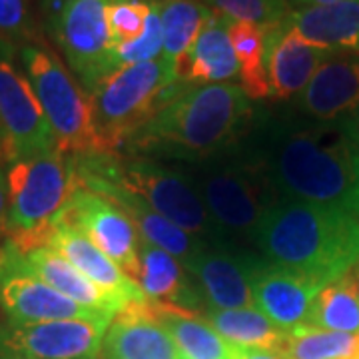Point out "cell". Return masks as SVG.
Here are the masks:
<instances>
[{"mask_svg": "<svg viewBox=\"0 0 359 359\" xmlns=\"http://www.w3.org/2000/svg\"><path fill=\"white\" fill-rule=\"evenodd\" d=\"M228 150L278 200L330 205L359 216V144L347 120L316 122L295 110H254Z\"/></svg>", "mask_w": 359, "mask_h": 359, "instance_id": "6da1fadb", "label": "cell"}, {"mask_svg": "<svg viewBox=\"0 0 359 359\" xmlns=\"http://www.w3.org/2000/svg\"><path fill=\"white\" fill-rule=\"evenodd\" d=\"M254 114L252 100L238 84L186 86L126 144L122 154L182 166L222 154Z\"/></svg>", "mask_w": 359, "mask_h": 359, "instance_id": "7a4b0ae2", "label": "cell"}, {"mask_svg": "<svg viewBox=\"0 0 359 359\" xmlns=\"http://www.w3.org/2000/svg\"><path fill=\"white\" fill-rule=\"evenodd\" d=\"M254 244L273 266L327 285L359 266V216L330 205L276 200Z\"/></svg>", "mask_w": 359, "mask_h": 359, "instance_id": "3957f363", "label": "cell"}, {"mask_svg": "<svg viewBox=\"0 0 359 359\" xmlns=\"http://www.w3.org/2000/svg\"><path fill=\"white\" fill-rule=\"evenodd\" d=\"M76 180L114 182L210 248L228 245L184 168L128 154L68 156Z\"/></svg>", "mask_w": 359, "mask_h": 359, "instance_id": "277c9868", "label": "cell"}, {"mask_svg": "<svg viewBox=\"0 0 359 359\" xmlns=\"http://www.w3.org/2000/svg\"><path fill=\"white\" fill-rule=\"evenodd\" d=\"M186 86L162 56L106 78L88 94L100 154H122L130 138Z\"/></svg>", "mask_w": 359, "mask_h": 359, "instance_id": "5b68a950", "label": "cell"}, {"mask_svg": "<svg viewBox=\"0 0 359 359\" xmlns=\"http://www.w3.org/2000/svg\"><path fill=\"white\" fill-rule=\"evenodd\" d=\"M8 208L4 230L18 252L48 245L52 224L74 192V174L68 156L54 152L11 162L6 170Z\"/></svg>", "mask_w": 359, "mask_h": 359, "instance_id": "8992f818", "label": "cell"}, {"mask_svg": "<svg viewBox=\"0 0 359 359\" xmlns=\"http://www.w3.org/2000/svg\"><path fill=\"white\" fill-rule=\"evenodd\" d=\"M182 168L194 182L224 242L231 248L254 244L266 210L278 200L264 180L230 150Z\"/></svg>", "mask_w": 359, "mask_h": 359, "instance_id": "52a82bcc", "label": "cell"}, {"mask_svg": "<svg viewBox=\"0 0 359 359\" xmlns=\"http://www.w3.org/2000/svg\"><path fill=\"white\" fill-rule=\"evenodd\" d=\"M18 56L50 124L58 152L62 156L100 154L90 96L60 58L40 42L20 46Z\"/></svg>", "mask_w": 359, "mask_h": 359, "instance_id": "ba28073f", "label": "cell"}, {"mask_svg": "<svg viewBox=\"0 0 359 359\" xmlns=\"http://www.w3.org/2000/svg\"><path fill=\"white\" fill-rule=\"evenodd\" d=\"M108 2L42 0L46 28L86 94L118 70L108 28Z\"/></svg>", "mask_w": 359, "mask_h": 359, "instance_id": "9c48e42d", "label": "cell"}, {"mask_svg": "<svg viewBox=\"0 0 359 359\" xmlns=\"http://www.w3.org/2000/svg\"><path fill=\"white\" fill-rule=\"evenodd\" d=\"M0 146L8 162L58 152L50 124L11 44L0 40Z\"/></svg>", "mask_w": 359, "mask_h": 359, "instance_id": "30bf717a", "label": "cell"}, {"mask_svg": "<svg viewBox=\"0 0 359 359\" xmlns=\"http://www.w3.org/2000/svg\"><path fill=\"white\" fill-rule=\"evenodd\" d=\"M54 224H62L80 231L112 262H116L126 276L138 280L140 233L118 205L98 194H92L84 188H74Z\"/></svg>", "mask_w": 359, "mask_h": 359, "instance_id": "8fae6325", "label": "cell"}, {"mask_svg": "<svg viewBox=\"0 0 359 359\" xmlns=\"http://www.w3.org/2000/svg\"><path fill=\"white\" fill-rule=\"evenodd\" d=\"M0 308L14 323L114 318L112 313L80 306L26 271L18 252L8 242L0 248Z\"/></svg>", "mask_w": 359, "mask_h": 359, "instance_id": "7c38bea8", "label": "cell"}, {"mask_svg": "<svg viewBox=\"0 0 359 359\" xmlns=\"http://www.w3.org/2000/svg\"><path fill=\"white\" fill-rule=\"evenodd\" d=\"M112 320L0 323V353L30 359H96Z\"/></svg>", "mask_w": 359, "mask_h": 359, "instance_id": "4fadbf2b", "label": "cell"}, {"mask_svg": "<svg viewBox=\"0 0 359 359\" xmlns=\"http://www.w3.org/2000/svg\"><path fill=\"white\" fill-rule=\"evenodd\" d=\"M262 28L269 100H294L332 52L302 39L290 25V16Z\"/></svg>", "mask_w": 359, "mask_h": 359, "instance_id": "5bb4252c", "label": "cell"}, {"mask_svg": "<svg viewBox=\"0 0 359 359\" xmlns=\"http://www.w3.org/2000/svg\"><path fill=\"white\" fill-rule=\"evenodd\" d=\"M257 259L244 248H204L188 268L208 309L254 308L252 271Z\"/></svg>", "mask_w": 359, "mask_h": 359, "instance_id": "9a60e30c", "label": "cell"}, {"mask_svg": "<svg viewBox=\"0 0 359 359\" xmlns=\"http://www.w3.org/2000/svg\"><path fill=\"white\" fill-rule=\"evenodd\" d=\"M294 110L316 122L347 120L359 110V54H332L294 98Z\"/></svg>", "mask_w": 359, "mask_h": 359, "instance_id": "2e32d148", "label": "cell"}, {"mask_svg": "<svg viewBox=\"0 0 359 359\" xmlns=\"http://www.w3.org/2000/svg\"><path fill=\"white\" fill-rule=\"evenodd\" d=\"M320 290L321 285L316 282L273 266L264 256H259L252 271L254 308L283 332H292L308 323L313 299Z\"/></svg>", "mask_w": 359, "mask_h": 359, "instance_id": "e0dca14e", "label": "cell"}, {"mask_svg": "<svg viewBox=\"0 0 359 359\" xmlns=\"http://www.w3.org/2000/svg\"><path fill=\"white\" fill-rule=\"evenodd\" d=\"M76 188H84L92 194H98L106 198L108 202L116 204L134 224L140 238L148 244L156 245L160 250L168 252L172 257H176L184 268L188 269L194 264V259L200 256V252L205 245L192 233L178 228L174 222L164 218L162 214L154 212L136 194H132L126 188L118 186L114 182H104V180H76Z\"/></svg>", "mask_w": 359, "mask_h": 359, "instance_id": "ac0fdd59", "label": "cell"}, {"mask_svg": "<svg viewBox=\"0 0 359 359\" xmlns=\"http://www.w3.org/2000/svg\"><path fill=\"white\" fill-rule=\"evenodd\" d=\"M100 359H182L172 335L156 318L150 299L128 302L104 335Z\"/></svg>", "mask_w": 359, "mask_h": 359, "instance_id": "d6986e66", "label": "cell"}, {"mask_svg": "<svg viewBox=\"0 0 359 359\" xmlns=\"http://www.w3.org/2000/svg\"><path fill=\"white\" fill-rule=\"evenodd\" d=\"M48 248L56 250L74 268L88 278L102 292L114 295L120 302H144L148 299L136 280L126 276L118 264L104 254L100 248L90 242L86 236L62 224H54L48 238Z\"/></svg>", "mask_w": 359, "mask_h": 359, "instance_id": "ffe728a7", "label": "cell"}, {"mask_svg": "<svg viewBox=\"0 0 359 359\" xmlns=\"http://www.w3.org/2000/svg\"><path fill=\"white\" fill-rule=\"evenodd\" d=\"M138 285L144 295L160 308H174L200 316L204 297L188 269L176 257L140 238Z\"/></svg>", "mask_w": 359, "mask_h": 359, "instance_id": "44dd1931", "label": "cell"}, {"mask_svg": "<svg viewBox=\"0 0 359 359\" xmlns=\"http://www.w3.org/2000/svg\"><path fill=\"white\" fill-rule=\"evenodd\" d=\"M230 20L228 16L212 11L190 52L176 62L178 80L196 86L226 84L238 78V60L228 32Z\"/></svg>", "mask_w": 359, "mask_h": 359, "instance_id": "7402d4cb", "label": "cell"}, {"mask_svg": "<svg viewBox=\"0 0 359 359\" xmlns=\"http://www.w3.org/2000/svg\"><path fill=\"white\" fill-rule=\"evenodd\" d=\"M18 257H20V264L26 271H30L32 276H36L46 285H50L52 290L60 292L68 299L76 302L84 308L116 316L126 306L118 297L106 294L98 285H94L66 257L60 256L56 250H52L48 245L28 250L25 254L18 252Z\"/></svg>", "mask_w": 359, "mask_h": 359, "instance_id": "603a6c76", "label": "cell"}, {"mask_svg": "<svg viewBox=\"0 0 359 359\" xmlns=\"http://www.w3.org/2000/svg\"><path fill=\"white\" fill-rule=\"evenodd\" d=\"M290 25L302 39L323 50L359 54V0L295 8L290 14Z\"/></svg>", "mask_w": 359, "mask_h": 359, "instance_id": "cb8c5ba5", "label": "cell"}, {"mask_svg": "<svg viewBox=\"0 0 359 359\" xmlns=\"http://www.w3.org/2000/svg\"><path fill=\"white\" fill-rule=\"evenodd\" d=\"M154 306L156 318L172 335L182 359H230L231 344L205 321L204 316Z\"/></svg>", "mask_w": 359, "mask_h": 359, "instance_id": "d4e9b609", "label": "cell"}, {"mask_svg": "<svg viewBox=\"0 0 359 359\" xmlns=\"http://www.w3.org/2000/svg\"><path fill=\"white\" fill-rule=\"evenodd\" d=\"M204 318L228 344L238 347L269 349L278 353L287 334L256 308L205 309Z\"/></svg>", "mask_w": 359, "mask_h": 359, "instance_id": "484cf974", "label": "cell"}, {"mask_svg": "<svg viewBox=\"0 0 359 359\" xmlns=\"http://www.w3.org/2000/svg\"><path fill=\"white\" fill-rule=\"evenodd\" d=\"M306 325L339 334H359V285L353 271L321 287Z\"/></svg>", "mask_w": 359, "mask_h": 359, "instance_id": "4316f807", "label": "cell"}, {"mask_svg": "<svg viewBox=\"0 0 359 359\" xmlns=\"http://www.w3.org/2000/svg\"><path fill=\"white\" fill-rule=\"evenodd\" d=\"M156 6L164 32L162 58L176 68V62L190 52L202 26L212 16V8L200 0H156Z\"/></svg>", "mask_w": 359, "mask_h": 359, "instance_id": "83f0119b", "label": "cell"}, {"mask_svg": "<svg viewBox=\"0 0 359 359\" xmlns=\"http://www.w3.org/2000/svg\"><path fill=\"white\" fill-rule=\"evenodd\" d=\"M233 54L238 60L240 86L250 100H268L269 84L264 68V28L245 20H230L228 25Z\"/></svg>", "mask_w": 359, "mask_h": 359, "instance_id": "f1b7e54d", "label": "cell"}, {"mask_svg": "<svg viewBox=\"0 0 359 359\" xmlns=\"http://www.w3.org/2000/svg\"><path fill=\"white\" fill-rule=\"evenodd\" d=\"M355 335L299 325L285 334L278 355L283 359H351Z\"/></svg>", "mask_w": 359, "mask_h": 359, "instance_id": "f546056e", "label": "cell"}, {"mask_svg": "<svg viewBox=\"0 0 359 359\" xmlns=\"http://www.w3.org/2000/svg\"><path fill=\"white\" fill-rule=\"evenodd\" d=\"M152 13V0H110L108 28L112 48L138 40L146 30Z\"/></svg>", "mask_w": 359, "mask_h": 359, "instance_id": "4dcf8cb0", "label": "cell"}, {"mask_svg": "<svg viewBox=\"0 0 359 359\" xmlns=\"http://www.w3.org/2000/svg\"><path fill=\"white\" fill-rule=\"evenodd\" d=\"M208 6L231 20H245L259 26L283 20L292 14L287 0H205Z\"/></svg>", "mask_w": 359, "mask_h": 359, "instance_id": "1f68e13d", "label": "cell"}, {"mask_svg": "<svg viewBox=\"0 0 359 359\" xmlns=\"http://www.w3.org/2000/svg\"><path fill=\"white\" fill-rule=\"evenodd\" d=\"M164 48V32H162V20L160 13L156 6V0H152V13L148 18L146 30L140 39L128 42V44H120L114 48V60L118 70L130 65H140V62H150L158 60L162 56Z\"/></svg>", "mask_w": 359, "mask_h": 359, "instance_id": "d6a6232c", "label": "cell"}, {"mask_svg": "<svg viewBox=\"0 0 359 359\" xmlns=\"http://www.w3.org/2000/svg\"><path fill=\"white\" fill-rule=\"evenodd\" d=\"M0 40L11 46L39 42L28 0H0Z\"/></svg>", "mask_w": 359, "mask_h": 359, "instance_id": "836d02e7", "label": "cell"}, {"mask_svg": "<svg viewBox=\"0 0 359 359\" xmlns=\"http://www.w3.org/2000/svg\"><path fill=\"white\" fill-rule=\"evenodd\" d=\"M230 359H283L276 351L269 349H254V347H238L231 346Z\"/></svg>", "mask_w": 359, "mask_h": 359, "instance_id": "e575fe53", "label": "cell"}, {"mask_svg": "<svg viewBox=\"0 0 359 359\" xmlns=\"http://www.w3.org/2000/svg\"><path fill=\"white\" fill-rule=\"evenodd\" d=\"M8 208V188H6V174L0 170V226H4Z\"/></svg>", "mask_w": 359, "mask_h": 359, "instance_id": "d590c367", "label": "cell"}, {"mask_svg": "<svg viewBox=\"0 0 359 359\" xmlns=\"http://www.w3.org/2000/svg\"><path fill=\"white\" fill-rule=\"evenodd\" d=\"M347 124H349V128H351V134H353V138L358 140L359 144V110L355 114L351 116V118H347Z\"/></svg>", "mask_w": 359, "mask_h": 359, "instance_id": "8d00e7d4", "label": "cell"}, {"mask_svg": "<svg viewBox=\"0 0 359 359\" xmlns=\"http://www.w3.org/2000/svg\"><path fill=\"white\" fill-rule=\"evenodd\" d=\"M297 2H302V6H323V4H335L341 0H297Z\"/></svg>", "mask_w": 359, "mask_h": 359, "instance_id": "74e56055", "label": "cell"}, {"mask_svg": "<svg viewBox=\"0 0 359 359\" xmlns=\"http://www.w3.org/2000/svg\"><path fill=\"white\" fill-rule=\"evenodd\" d=\"M0 359H30V358H22V355H13V353H0Z\"/></svg>", "mask_w": 359, "mask_h": 359, "instance_id": "f35d334b", "label": "cell"}, {"mask_svg": "<svg viewBox=\"0 0 359 359\" xmlns=\"http://www.w3.org/2000/svg\"><path fill=\"white\" fill-rule=\"evenodd\" d=\"M351 359H359V334H355V349H353V358Z\"/></svg>", "mask_w": 359, "mask_h": 359, "instance_id": "ab89813d", "label": "cell"}, {"mask_svg": "<svg viewBox=\"0 0 359 359\" xmlns=\"http://www.w3.org/2000/svg\"><path fill=\"white\" fill-rule=\"evenodd\" d=\"M353 273H355V280H358V285H359V266L353 269Z\"/></svg>", "mask_w": 359, "mask_h": 359, "instance_id": "60d3db41", "label": "cell"}, {"mask_svg": "<svg viewBox=\"0 0 359 359\" xmlns=\"http://www.w3.org/2000/svg\"><path fill=\"white\" fill-rule=\"evenodd\" d=\"M0 154H2V146H0Z\"/></svg>", "mask_w": 359, "mask_h": 359, "instance_id": "b9f144b4", "label": "cell"}, {"mask_svg": "<svg viewBox=\"0 0 359 359\" xmlns=\"http://www.w3.org/2000/svg\"><path fill=\"white\" fill-rule=\"evenodd\" d=\"M96 359H100V358H96Z\"/></svg>", "mask_w": 359, "mask_h": 359, "instance_id": "7bdbcfd3", "label": "cell"}]
</instances>
